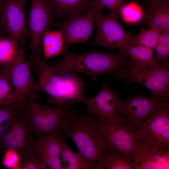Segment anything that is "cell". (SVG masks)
<instances>
[{
  "label": "cell",
  "instance_id": "obj_1",
  "mask_svg": "<svg viewBox=\"0 0 169 169\" xmlns=\"http://www.w3.org/2000/svg\"><path fill=\"white\" fill-rule=\"evenodd\" d=\"M58 61L49 66L55 74L63 75L69 72H78L89 75L92 80L105 73H110L114 78H123L131 62L124 51L113 54L100 53L95 50L80 54L69 51Z\"/></svg>",
  "mask_w": 169,
  "mask_h": 169
},
{
  "label": "cell",
  "instance_id": "obj_2",
  "mask_svg": "<svg viewBox=\"0 0 169 169\" xmlns=\"http://www.w3.org/2000/svg\"><path fill=\"white\" fill-rule=\"evenodd\" d=\"M96 117L87 113L79 115L72 108L62 133V136L71 139L78 151L96 169H104L103 162L109 148L96 124Z\"/></svg>",
  "mask_w": 169,
  "mask_h": 169
},
{
  "label": "cell",
  "instance_id": "obj_3",
  "mask_svg": "<svg viewBox=\"0 0 169 169\" xmlns=\"http://www.w3.org/2000/svg\"><path fill=\"white\" fill-rule=\"evenodd\" d=\"M38 78L36 83L38 91H44L50 97L49 102L56 106L66 105L67 100L83 102V85L79 78L72 74L59 75L53 73L44 59L34 69Z\"/></svg>",
  "mask_w": 169,
  "mask_h": 169
},
{
  "label": "cell",
  "instance_id": "obj_4",
  "mask_svg": "<svg viewBox=\"0 0 169 169\" xmlns=\"http://www.w3.org/2000/svg\"><path fill=\"white\" fill-rule=\"evenodd\" d=\"M73 102L63 106H50L36 100L27 101L21 109L32 134L37 136L50 134L62 136Z\"/></svg>",
  "mask_w": 169,
  "mask_h": 169
},
{
  "label": "cell",
  "instance_id": "obj_5",
  "mask_svg": "<svg viewBox=\"0 0 169 169\" xmlns=\"http://www.w3.org/2000/svg\"><path fill=\"white\" fill-rule=\"evenodd\" d=\"M123 78L128 82H136L146 86L152 98L169 100V59L150 64L131 61Z\"/></svg>",
  "mask_w": 169,
  "mask_h": 169
},
{
  "label": "cell",
  "instance_id": "obj_6",
  "mask_svg": "<svg viewBox=\"0 0 169 169\" xmlns=\"http://www.w3.org/2000/svg\"><path fill=\"white\" fill-rule=\"evenodd\" d=\"M133 130L138 145L169 149V100H161L150 115Z\"/></svg>",
  "mask_w": 169,
  "mask_h": 169
},
{
  "label": "cell",
  "instance_id": "obj_7",
  "mask_svg": "<svg viewBox=\"0 0 169 169\" xmlns=\"http://www.w3.org/2000/svg\"><path fill=\"white\" fill-rule=\"evenodd\" d=\"M54 13L49 0H32L28 27L30 40L28 48L31 53L28 60L33 69L44 59L40 45L44 33L53 23Z\"/></svg>",
  "mask_w": 169,
  "mask_h": 169
},
{
  "label": "cell",
  "instance_id": "obj_8",
  "mask_svg": "<svg viewBox=\"0 0 169 169\" xmlns=\"http://www.w3.org/2000/svg\"><path fill=\"white\" fill-rule=\"evenodd\" d=\"M96 124L110 149L133 157L138 144L133 129L126 124L120 114L117 113L114 116L107 118L96 117Z\"/></svg>",
  "mask_w": 169,
  "mask_h": 169
},
{
  "label": "cell",
  "instance_id": "obj_9",
  "mask_svg": "<svg viewBox=\"0 0 169 169\" xmlns=\"http://www.w3.org/2000/svg\"><path fill=\"white\" fill-rule=\"evenodd\" d=\"M25 55V46H20L13 61L2 69L8 76L15 90L20 108L27 101L37 100L38 91Z\"/></svg>",
  "mask_w": 169,
  "mask_h": 169
},
{
  "label": "cell",
  "instance_id": "obj_10",
  "mask_svg": "<svg viewBox=\"0 0 169 169\" xmlns=\"http://www.w3.org/2000/svg\"><path fill=\"white\" fill-rule=\"evenodd\" d=\"M27 0H0L1 33L25 46L29 36L26 16Z\"/></svg>",
  "mask_w": 169,
  "mask_h": 169
},
{
  "label": "cell",
  "instance_id": "obj_11",
  "mask_svg": "<svg viewBox=\"0 0 169 169\" xmlns=\"http://www.w3.org/2000/svg\"><path fill=\"white\" fill-rule=\"evenodd\" d=\"M117 15L113 10L108 14H104L101 11L97 13L95 22L97 32L91 45H101L111 49L117 48L122 52L126 47L132 44L131 38L119 23Z\"/></svg>",
  "mask_w": 169,
  "mask_h": 169
},
{
  "label": "cell",
  "instance_id": "obj_12",
  "mask_svg": "<svg viewBox=\"0 0 169 169\" xmlns=\"http://www.w3.org/2000/svg\"><path fill=\"white\" fill-rule=\"evenodd\" d=\"M99 11L90 7L83 14L70 16L62 25L64 39L63 51H68L69 46L77 43H84L91 36L94 28L95 18Z\"/></svg>",
  "mask_w": 169,
  "mask_h": 169
},
{
  "label": "cell",
  "instance_id": "obj_13",
  "mask_svg": "<svg viewBox=\"0 0 169 169\" xmlns=\"http://www.w3.org/2000/svg\"><path fill=\"white\" fill-rule=\"evenodd\" d=\"M161 99L145 97L141 94L129 96L119 103L116 113L132 129L138 127L150 115Z\"/></svg>",
  "mask_w": 169,
  "mask_h": 169
},
{
  "label": "cell",
  "instance_id": "obj_14",
  "mask_svg": "<svg viewBox=\"0 0 169 169\" xmlns=\"http://www.w3.org/2000/svg\"><path fill=\"white\" fill-rule=\"evenodd\" d=\"M35 140L28 122L20 108L8 130L0 139V143L5 151L14 150L20 154L33 147Z\"/></svg>",
  "mask_w": 169,
  "mask_h": 169
},
{
  "label": "cell",
  "instance_id": "obj_15",
  "mask_svg": "<svg viewBox=\"0 0 169 169\" xmlns=\"http://www.w3.org/2000/svg\"><path fill=\"white\" fill-rule=\"evenodd\" d=\"M121 100L117 91L110 89L106 83L98 94L90 99L84 98L83 102L87 105V113L102 118L115 116L118 104Z\"/></svg>",
  "mask_w": 169,
  "mask_h": 169
},
{
  "label": "cell",
  "instance_id": "obj_16",
  "mask_svg": "<svg viewBox=\"0 0 169 169\" xmlns=\"http://www.w3.org/2000/svg\"><path fill=\"white\" fill-rule=\"evenodd\" d=\"M133 159V169H169V149L139 144Z\"/></svg>",
  "mask_w": 169,
  "mask_h": 169
},
{
  "label": "cell",
  "instance_id": "obj_17",
  "mask_svg": "<svg viewBox=\"0 0 169 169\" xmlns=\"http://www.w3.org/2000/svg\"><path fill=\"white\" fill-rule=\"evenodd\" d=\"M144 23L161 32L169 30V0L159 3H150L146 9Z\"/></svg>",
  "mask_w": 169,
  "mask_h": 169
},
{
  "label": "cell",
  "instance_id": "obj_18",
  "mask_svg": "<svg viewBox=\"0 0 169 169\" xmlns=\"http://www.w3.org/2000/svg\"><path fill=\"white\" fill-rule=\"evenodd\" d=\"M65 137L56 134L39 136L35 140L34 150L42 160L49 157H60Z\"/></svg>",
  "mask_w": 169,
  "mask_h": 169
},
{
  "label": "cell",
  "instance_id": "obj_19",
  "mask_svg": "<svg viewBox=\"0 0 169 169\" xmlns=\"http://www.w3.org/2000/svg\"><path fill=\"white\" fill-rule=\"evenodd\" d=\"M42 43L45 60L60 55L63 51L64 44L62 29L47 30L44 35Z\"/></svg>",
  "mask_w": 169,
  "mask_h": 169
},
{
  "label": "cell",
  "instance_id": "obj_20",
  "mask_svg": "<svg viewBox=\"0 0 169 169\" xmlns=\"http://www.w3.org/2000/svg\"><path fill=\"white\" fill-rule=\"evenodd\" d=\"M92 0H49L55 13L62 16L81 14L91 7Z\"/></svg>",
  "mask_w": 169,
  "mask_h": 169
},
{
  "label": "cell",
  "instance_id": "obj_21",
  "mask_svg": "<svg viewBox=\"0 0 169 169\" xmlns=\"http://www.w3.org/2000/svg\"><path fill=\"white\" fill-rule=\"evenodd\" d=\"M62 161L68 165V169H96V166L84 157L78 151L75 153L64 143L60 155Z\"/></svg>",
  "mask_w": 169,
  "mask_h": 169
},
{
  "label": "cell",
  "instance_id": "obj_22",
  "mask_svg": "<svg viewBox=\"0 0 169 169\" xmlns=\"http://www.w3.org/2000/svg\"><path fill=\"white\" fill-rule=\"evenodd\" d=\"M133 157L116 152L110 148L107 151L103 166L106 169H133Z\"/></svg>",
  "mask_w": 169,
  "mask_h": 169
},
{
  "label": "cell",
  "instance_id": "obj_23",
  "mask_svg": "<svg viewBox=\"0 0 169 169\" xmlns=\"http://www.w3.org/2000/svg\"><path fill=\"white\" fill-rule=\"evenodd\" d=\"M20 46L7 35L0 34V69L10 64L14 60Z\"/></svg>",
  "mask_w": 169,
  "mask_h": 169
},
{
  "label": "cell",
  "instance_id": "obj_24",
  "mask_svg": "<svg viewBox=\"0 0 169 169\" xmlns=\"http://www.w3.org/2000/svg\"><path fill=\"white\" fill-rule=\"evenodd\" d=\"M124 51L128 58L138 64H150L157 62L154 58L153 49L137 44L129 45Z\"/></svg>",
  "mask_w": 169,
  "mask_h": 169
},
{
  "label": "cell",
  "instance_id": "obj_25",
  "mask_svg": "<svg viewBox=\"0 0 169 169\" xmlns=\"http://www.w3.org/2000/svg\"><path fill=\"white\" fill-rule=\"evenodd\" d=\"M16 103L17 97L15 90L7 75L1 69L0 106H11Z\"/></svg>",
  "mask_w": 169,
  "mask_h": 169
},
{
  "label": "cell",
  "instance_id": "obj_26",
  "mask_svg": "<svg viewBox=\"0 0 169 169\" xmlns=\"http://www.w3.org/2000/svg\"><path fill=\"white\" fill-rule=\"evenodd\" d=\"M125 22L136 24L141 21L144 18V12L141 6L135 2L123 4L117 12Z\"/></svg>",
  "mask_w": 169,
  "mask_h": 169
},
{
  "label": "cell",
  "instance_id": "obj_27",
  "mask_svg": "<svg viewBox=\"0 0 169 169\" xmlns=\"http://www.w3.org/2000/svg\"><path fill=\"white\" fill-rule=\"evenodd\" d=\"M161 32L153 28L146 30L141 28L137 34H129L132 44L141 45L154 49L156 45Z\"/></svg>",
  "mask_w": 169,
  "mask_h": 169
},
{
  "label": "cell",
  "instance_id": "obj_28",
  "mask_svg": "<svg viewBox=\"0 0 169 169\" xmlns=\"http://www.w3.org/2000/svg\"><path fill=\"white\" fill-rule=\"evenodd\" d=\"M19 154L22 169H46L41 157L34 150L33 146Z\"/></svg>",
  "mask_w": 169,
  "mask_h": 169
},
{
  "label": "cell",
  "instance_id": "obj_29",
  "mask_svg": "<svg viewBox=\"0 0 169 169\" xmlns=\"http://www.w3.org/2000/svg\"><path fill=\"white\" fill-rule=\"evenodd\" d=\"M19 109L16 104L11 106H0V139L8 130Z\"/></svg>",
  "mask_w": 169,
  "mask_h": 169
},
{
  "label": "cell",
  "instance_id": "obj_30",
  "mask_svg": "<svg viewBox=\"0 0 169 169\" xmlns=\"http://www.w3.org/2000/svg\"><path fill=\"white\" fill-rule=\"evenodd\" d=\"M154 49L156 52L154 58L157 62L169 59V30L164 31L161 33Z\"/></svg>",
  "mask_w": 169,
  "mask_h": 169
},
{
  "label": "cell",
  "instance_id": "obj_31",
  "mask_svg": "<svg viewBox=\"0 0 169 169\" xmlns=\"http://www.w3.org/2000/svg\"><path fill=\"white\" fill-rule=\"evenodd\" d=\"M3 163L8 168L22 169L20 156L15 150L9 149L5 151Z\"/></svg>",
  "mask_w": 169,
  "mask_h": 169
},
{
  "label": "cell",
  "instance_id": "obj_32",
  "mask_svg": "<svg viewBox=\"0 0 169 169\" xmlns=\"http://www.w3.org/2000/svg\"><path fill=\"white\" fill-rule=\"evenodd\" d=\"M125 0H93L91 7L99 11L105 8L113 10L117 13L124 4Z\"/></svg>",
  "mask_w": 169,
  "mask_h": 169
},
{
  "label": "cell",
  "instance_id": "obj_33",
  "mask_svg": "<svg viewBox=\"0 0 169 169\" xmlns=\"http://www.w3.org/2000/svg\"><path fill=\"white\" fill-rule=\"evenodd\" d=\"M151 2V3H162L167 0H149Z\"/></svg>",
  "mask_w": 169,
  "mask_h": 169
},
{
  "label": "cell",
  "instance_id": "obj_34",
  "mask_svg": "<svg viewBox=\"0 0 169 169\" xmlns=\"http://www.w3.org/2000/svg\"><path fill=\"white\" fill-rule=\"evenodd\" d=\"M1 30V26H0V30Z\"/></svg>",
  "mask_w": 169,
  "mask_h": 169
}]
</instances>
